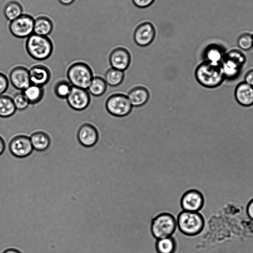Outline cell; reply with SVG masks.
I'll return each mask as SVG.
<instances>
[{
  "label": "cell",
  "instance_id": "1",
  "mask_svg": "<svg viewBox=\"0 0 253 253\" xmlns=\"http://www.w3.org/2000/svg\"><path fill=\"white\" fill-rule=\"evenodd\" d=\"M195 76L199 84L209 88L217 87L225 80L220 64L204 61L196 67Z\"/></svg>",
  "mask_w": 253,
  "mask_h": 253
},
{
  "label": "cell",
  "instance_id": "2",
  "mask_svg": "<svg viewBox=\"0 0 253 253\" xmlns=\"http://www.w3.org/2000/svg\"><path fill=\"white\" fill-rule=\"evenodd\" d=\"M246 61V55L240 49H232L226 51L220 64L225 80L233 81L237 79Z\"/></svg>",
  "mask_w": 253,
  "mask_h": 253
},
{
  "label": "cell",
  "instance_id": "3",
  "mask_svg": "<svg viewBox=\"0 0 253 253\" xmlns=\"http://www.w3.org/2000/svg\"><path fill=\"white\" fill-rule=\"evenodd\" d=\"M26 49L32 58L42 61L47 59L51 56L53 45L49 37L33 33L27 39Z\"/></svg>",
  "mask_w": 253,
  "mask_h": 253
},
{
  "label": "cell",
  "instance_id": "4",
  "mask_svg": "<svg viewBox=\"0 0 253 253\" xmlns=\"http://www.w3.org/2000/svg\"><path fill=\"white\" fill-rule=\"evenodd\" d=\"M177 227L183 234L194 236L200 234L205 227V219L199 212L182 211L178 215Z\"/></svg>",
  "mask_w": 253,
  "mask_h": 253
},
{
  "label": "cell",
  "instance_id": "5",
  "mask_svg": "<svg viewBox=\"0 0 253 253\" xmlns=\"http://www.w3.org/2000/svg\"><path fill=\"white\" fill-rule=\"evenodd\" d=\"M177 227L176 219L171 213L162 212L155 216L151 223V232L157 240L172 236Z\"/></svg>",
  "mask_w": 253,
  "mask_h": 253
},
{
  "label": "cell",
  "instance_id": "6",
  "mask_svg": "<svg viewBox=\"0 0 253 253\" xmlns=\"http://www.w3.org/2000/svg\"><path fill=\"white\" fill-rule=\"evenodd\" d=\"M67 78L72 86L87 89L93 79L91 68L84 62L72 64L67 73Z\"/></svg>",
  "mask_w": 253,
  "mask_h": 253
},
{
  "label": "cell",
  "instance_id": "7",
  "mask_svg": "<svg viewBox=\"0 0 253 253\" xmlns=\"http://www.w3.org/2000/svg\"><path fill=\"white\" fill-rule=\"evenodd\" d=\"M105 107L109 113L117 117L126 116L132 109L127 96L122 93H116L109 96L106 101Z\"/></svg>",
  "mask_w": 253,
  "mask_h": 253
},
{
  "label": "cell",
  "instance_id": "8",
  "mask_svg": "<svg viewBox=\"0 0 253 253\" xmlns=\"http://www.w3.org/2000/svg\"><path fill=\"white\" fill-rule=\"evenodd\" d=\"M35 19L31 15L22 14L10 21L9 30L10 33L17 38H25L34 32Z\"/></svg>",
  "mask_w": 253,
  "mask_h": 253
},
{
  "label": "cell",
  "instance_id": "9",
  "mask_svg": "<svg viewBox=\"0 0 253 253\" xmlns=\"http://www.w3.org/2000/svg\"><path fill=\"white\" fill-rule=\"evenodd\" d=\"M8 149L12 155L19 158L27 157L34 151L30 137L25 135H18L12 138Z\"/></svg>",
  "mask_w": 253,
  "mask_h": 253
},
{
  "label": "cell",
  "instance_id": "10",
  "mask_svg": "<svg viewBox=\"0 0 253 253\" xmlns=\"http://www.w3.org/2000/svg\"><path fill=\"white\" fill-rule=\"evenodd\" d=\"M205 199L202 193L196 189H190L184 192L180 199L183 211L199 212L203 207Z\"/></svg>",
  "mask_w": 253,
  "mask_h": 253
},
{
  "label": "cell",
  "instance_id": "11",
  "mask_svg": "<svg viewBox=\"0 0 253 253\" xmlns=\"http://www.w3.org/2000/svg\"><path fill=\"white\" fill-rule=\"evenodd\" d=\"M66 99L69 106L76 111L84 110L90 102V96L87 89L73 86Z\"/></svg>",
  "mask_w": 253,
  "mask_h": 253
},
{
  "label": "cell",
  "instance_id": "12",
  "mask_svg": "<svg viewBox=\"0 0 253 253\" xmlns=\"http://www.w3.org/2000/svg\"><path fill=\"white\" fill-rule=\"evenodd\" d=\"M77 139L80 144L84 147L90 148L94 146L99 138L96 128L88 123L83 124L77 132Z\"/></svg>",
  "mask_w": 253,
  "mask_h": 253
},
{
  "label": "cell",
  "instance_id": "13",
  "mask_svg": "<svg viewBox=\"0 0 253 253\" xmlns=\"http://www.w3.org/2000/svg\"><path fill=\"white\" fill-rule=\"evenodd\" d=\"M155 29L149 22H144L139 24L134 33V40L137 44L145 46L150 44L155 37Z\"/></svg>",
  "mask_w": 253,
  "mask_h": 253
},
{
  "label": "cell",
  "instance_id": "14",
  "mask_svg": "<svg viewBox=\"0 0 253 253\" xmlns=\"http://www.w3.org/2000/svg\"><path fill=\"white\" fill-rule=\"evenodd\" d=\"M109 59L112 68L124 71L130 64L131 55L126 48L119 47L112 51Z\"/></svg>",
  "mask_w": 253,
  "mask_h": 253
},
{
  "label": "cell",
  "instance_id": "15",
  "mask_svg": "<svg viewBox=\"0 0 253 253\" xmlns=\"http://www.w3.org/2000/svg\"><path fill=\"white\" fill-rule=\"evenodd\" d=\"M9 80L14 87L22 91L31 84L29 71L23 66L13 68L9 74Z\"/></svg>",
  "mask_w": 253,
  "mask_h": 253
},
{
  "label": "cell",
  "instance_id": "16",
  "mask_svg": "<svg viewBox=\"0 0 253 253\" xmlns=\"http://www.w3.org/2000/svg\"><path fill=\"white\" fill-rule=\"evenodd\" d=\"M234 97L237 103L243 107L253 106V86L244 81L239 83L235 87Z\"/></svg>",
  "mask_w": 253,
  "mask_h": 253
},
{
  "label": "cell",
  "instance_id": "17",
  "mask_svg": "<svg viewBox=\"0 0 253 253\" xmlns=\"http://www.w3.org/2000/svg\"><path fill=\"white\" fill-rule=\"evenodd\" d=\"M226 51L221 44L212 43L207 45L205 48L202 57L204 61L215 64H220Z\"/></svg>",
  "mask_w": 253,
  "mask_h": 253
},
{
  "label": "cell",
  "instance_id": "18",
  "mask_svg": "<svg viewBox=\"0 0 253 253\" xmlns=\"http://www.w3.org/2000/svg\"><path fill=\"white\" fill-rule=\"evenodd\" d=\"M29 71L31 84L43 86L46 84L50 79V72L48 68L44 65L34 66Z\"/></svg>",
  "mask_w": 253,
  "mask_h": 253
},
{
  "label": "cell",
  "instance_id": "19",
  "mask_svg": "<svg viewBox=\"0 0 253 253\" xmlns=\"http://www.w3.org/2000/svg\"><path fill=\"white\" fill-rule=\"evenodd\" d=\"M127 96L132 107H139L148 102L150 98V93L145 87L137 86L132 88Z\"/></svg>",
  "mask_w": 253,
  "mask_h": 253
},
{
  "label": "cell",
  "instance_id": "20",
  "mask_svg": "<svg viewBox=\"0 0 253 253\" xmlns=\"http://www.w3.org/2000/svg\"><path fill=\"white\" fill-rule=\"evenodd\" d=\"M30 139L34 148L37 152H44L47 150L51 144L49 136L42 131H38L33 133Z\"/></svg>",
  "mask_w": 253,
  "mask_h": 253
},
{
  "label": "cell",
  "instance_id": "21",
  "mask_svg": "<svg viewBox=\"0 0 253 253\" xmlns=\"http://www.w3.org/2000/svg\"><path fill=\"white\" fill-rule=\"evenodd\" d=\"M53 29V23L48 17L40 16L35 19L34 33L37 35L46 36Z\"/></svg>",
  "mask_w": 253,
  "mask_h": 253
},
{
  "label": "cell",
  "instance_id": "22",
  "mask_svg": "<svg viewBox=\"0 0 253 253\" xmlns=\"http://www.w3.org/2000/svg\"><path fill=\"white\" fill-rule=\"evenodd\" d=\"M30 104H35L42 99L44 95L43 86L31 84L22 91Z\"/></svg>",
  "mask_w": 253,
  "mask_h": 253
},
{
  "label": "cell",
  "instance_id": "23",
  "mask_svg": "<svg viewBox=\"0 0 253 253\" xmlns=\"http://www.w3.org/2000/svg\"><path fill=\"white\" fill-rule=\"evenodd\" d=\"M3 12L6 19L11 21L22 14L23 7L19 1L12 0L5 4Z\"/></svg>",
  "mask_w": 253,
  "mask_h": 253
},
{
  "label": "cell",
  "instance_id": "24",
  "mask_svg": "<svg viewBox=\"0 0 253 253\" xmlns=\"http://www.w3.org/2000/svg\"><path fill=\"white\" fill-rule=\"evenodd\" d=\"M16 110L11 97L7 95L0 96V117H10L14 115Z\"/></svg>",
  "mask_w": 253,
  "mask_h": 253
},
{
  "label": "cell",
  "instance_id": "25",
  "mask_svg": "<svg viewBox=\"0 0 253 253\" xmlns=\"http://www.w3.org/2000/svg\"><path fill=\"white\" fill-rule=\"evenodd\" d=\"M124 78V71L111 68L106 71L104 80L107 84L115 87L121 84Z\"/></svg>",
  "mask_w": 253,
  "mask_h": 253
},
{
  "label": "cell",
  "instance_id": "26",
  "mask_svg": "<svg viewBox=\"0 0 253 253\" xmlns=\"http://www.w3.org/2000/svg\"><path fill=\"white\" fill-rule=\"evenodd\" d=\"M155 247L158 253H173L176 248V242L172 236L157 240Z\"/></svg>",
  "mask_w": 253,
  "mask_h": 253
},
{
  "label": "cell",
  "instance_id": "27",
  "mask_svg": "<svg viewBox=\"0 0 253 253\" xmlns=\"http://www.w3.org/2000/svg\"><path fill=\"white\" fill-rule=\"evenodd\" d=\"M107 84L105 80L99 76L93 78L88 87L89 92L94 96H100L106 91Z\"/></svg>",
  "mask_w": 253,
  "mask_h": 253
},
{
  "label": "cell",
  "instance_id": "28",
  "mask_svg": "<svg viewBox=\"0 0 253 253\" xmlns=\"http://www.w3.org/2000/svg\"><path fill=\"white\" fill-rule=\"evenodd\" d=\"M72 86L70 84L66 81H59L55 84L54 91L58 97L66 98L70 92Z\"/></svg>",
  "mask_w": 253,
  "mask_h": 253
},
{
  "label": "cell",
  "instance_id": "29",
  "mask_svg": "<svg viewBox=\"0 0 253 253\" xmlns=\"http://www.w3.org/2000/svg\"><path fill=\"white\" fill-rule=\"evenodd\" d=\"M237 42L241 50H250L253 48V34L246 32L241 34L239 36Z\"/></svg>",
  "mask_w": 253,
  "mask_h": 253
},
{
  "label": "cell",
  "instance_id": "30",
  "mask_svg": "<svg viewBox=\"0 0 253 253\" xmlns=\"http://www.w3.org/2000/svg\"><path fill=\"white\" fill-rule=\"evenodd\" d=\"M12 100L16 110H24L27 108L30 104L23 92L16 93L14 95Z\"/></svg>",
  "mask_w": 253,
  "mask_h": 253
},
{
  "label": "cell",
  "instance_id": "31",
  "mask_svg": "<svg viewBox=\"0 0 253 253\" xmlns=\"http://www.w3.org/2000/svg\"><path fill=\"white\" fill-rule=\"evenodd\" d=\"M8 84V80L6 76L0 73V96L6 91Z\"/></svg>",
  "mask_w": 253,
  "mask_h": 253
},
{
  "label": "cell",
  "instance_id": "32",
  "mask_svg": "<svg viewBox=\"0 0 253 253\" xmlns=\"http://www.w3.org/2000/svg\"><path fill=\"white\" fill-rule=\"evenodd\" d=\"M134 4L139 8L147 7L151 5L155 0H132Z\"/></svg>",
  "mask_w": 253,
  "mask_h": 253
},
{
  "label": "cell",
  "instance_id": "33",
  "mask_svg": "<svg viewBox=\"0 0 253 253\" xmlns=\"http://www.w3.org/2000/svg\"><path fill=\"white\" fill-rule=\"evenodd\" d=\"M244 81L253 86V68L246 73Z\"/></svg>",
  "mask_w": 253,
  "mask_h": 253
},
{
  "label": "cell",
  "instance_id": "34",
  "mask_svg": "<svg viewBox=\"0 0 253 253\" xmlns=\"http://www.w3.org/2000/svg\"><path fill=\"white\" fill-rule=\"evenodd\" d=\"M247 213L249 217L253 221V199L249 202L247 205Z\"/></svg>",
  "mask_w": 253,
  "mask_h": 253
},
{
  "label": "cell",
  "instance_id": "35",
  "mask_svg": "<svg viewBox=\"0 0 253 253\" xmlns=\"http://www.w3.org/2000/svg\"><path fill=\"white\" fill-rule=\"evenodd\" d=\"M5 148V143L4 139L0 136V156L4 152Z\"/></svg>",
  "mask_w": 253,
  "mask_h": 253
},
{
  "label": "cell",
  "instance_id": "36",
  "mask_svg": "<svg viewBox=\"0 0 253 253\" xmlns=\"http://www.w3.org/2000/svg\"><path fill=\"white\" fill-rule=\"evenodd\" d=\"M59 2L64 5H69L72 4L74 0H58Z\"/></svg>",
  "mask_w": 253,
  "mask_h": 253
},
{
  "label": "cell",
  "instance_id": "37",
  "mask_svg": "<svg viewBox=\"0 0 253 253\" xmlns=\"http://www.w3.org/2000/svg\"><path fill=\"white\" fill-rule=\"evenodd\" d=\"M2 253H22L19 251L14 249H8L3 251Z\"/></svg>",
  "mask_w": 253,
  "mask_h": 253
},
{
  "label": "cell",
  "instance_id": "38",
  "mask_svg": "<svg viewBox=\"0 0 253 253\" xmlns=\"http://www.w3.org/2000/svg\"></svg>",
  "mask_w": 253,
  "mask_h": 253
}]
</instances>
